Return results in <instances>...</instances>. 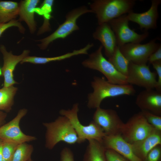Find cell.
Segmentation results:
<instances>
[{
    "label": "cell",
    "instance_id": "obj_1",
    "mask_svg": "<svg viewBox=\"0 0 161 161\" xmlns=\"http://www.w3.org/2000/svg\"><path fill=\"white\" fill-rule=\"evenodd\" d=\"M91 83L93 91L88 95L87 106L89 109L100 107L102 102L106 98L123 95H132L136 92L131 85L113 84L103 77L95 76Z\"/></svg>",
    "mask_w": 161,
    "mask_h": 161
},
{
    "label": "cell",
    "instance_id": "obj_2",
    "mask_svg": "<svg viewBox=\"0 0 161 161\" xmlns=\"http://www.w3.org/2000/svg\"><path fill=\"white\" fill-rule=\"evenodd\" d=\"M43 124L46 129L45 146L47 149H53L61 141L70 145L77 143V134L66 117L61 115L54 121L44 123Z\"/></svg>",
    "mask_w": 161,
    "mask_h": 161
},
{
    "label": "cell",
    "instance_id": "obj_3",
    "mask_svg": "<svg viewBox=\"0 0 161 161\" xmlns=\"http://www.w3.org/2000/svg\"><path fill=\"white\" fill-rule=\"evenodd\" d=\"M135 2L134 0H95L90 4V9L100 25L132 11Z\"/></svg>",
    "mask_w": 161,
    "mask_h": 161
},
{
    "label": "cell",
    "instance_id": "obj_4",
    "mask_svg": "<svg viewBox=\"0 0 161 161\" xmlns=\"http://www.w3.org/2000/svg\"><path fill=\"white\" fill-rule=\"evenodd\" d=\"M79 105L73 104L71 109H62L60 114L68 118L71 123L78 136L77 143L81 144L86 140H95L101 143L103 138L106 135L103 129L93 120L88 125L84 126L80 122L78 113Z\"/></svg>",
    "mask_w": 161,
    "mask_h": 161
},
{
    "label": "cell",
    "instance_id": "obj_5",
    "mask_svg": "<svg viewBox=\"0 0 161 161\" xmlns=\"http://www.w3.org/2000/svg\"><path fill=\"white\" fill-rule=\"evenodd\" d=\"M103 48L102 46L100 45L95 51L90 54L88 58L82 62L83 66L99 72L110 83L118 85L128 84L127 77L118 72L103 56Z\"/></svg>",
    "mask_w": 161,
    "mask_h": 161
},
{
    "label": "cell",
    "instance_id": "obj_6",
    "mask_svg": "<svg viewBox=\"0 0 161 161\" xmlns=\"http://www.w3.org/2000/svg\"><path fill=\"white\" fill-rule=\"evenodd\" d=\"M88 13H92V12L85 6H81L69 11L65 16L64 22L54 32L44 38L36 41L40 42L38 45L39 48L45 50L53 41L58 39L64 38L73 32L79 30V27L77 24V19L82 15Z\"/></svg>",
    "mask_w": 161,
    "mask_h": 161
},
{
    "label": "cell",
    "instance_id": "obj_7",
    "mask_svg": "<svg viewBox=\"0 0 161 161\" xmlns=\"http://www.w3.org/2000/svg\"><path fill=\"white\" fill-rule=\"evenodd\" d=\"M154 129L140 112L124 123L121 134L126 141L132 144L145 138Z\"/></svg>",
    "mask_w": 161,
    "mask_h": 161
},
{
    "label": "cell",
    "instance_id": "obj_8",
    "mask_svg": "<svg viewBox=\"0 0 161 161\" xmlns=\"http://www.w3.org/2000/svg\"><path fill=\"white\" fill-rule=\"evenodd\" d=\"M127 15L113 19L108 23L113 31L117 45L120 47L128 43H140L148 36V31L139 34L130 28Z\"/></svg>",
    "mask_w": 161,
    "mask_h": 161
},
{
    "label": "cell",
    "instance_id": "obj_9",
    "mask_svg": "<svg viewBox=\"0 0 161 161\" xmlns=\"http://www.w3.org/2000/svg\"><path fill=\"white\" fill-rule=\"evenodd\" d=\"M156 72L151 71L146 64H136L129 62L127 81L145 89L155 88L157 84Z\"/></svg>",
    "mask_w": 161,
    "mask_h": 161
},
{
    "label": "cell",
    "instance_id": "obj_10",
    "mask_svg": "<svg viewBox=\"0 0 161 161\" xmlns=\"http://www.w3.org/2000/svg\"><path fill=\"white\" fill-rule=\"evenodd\" d=\"M156 39L144 44L128 43L119 47L122 54L129 62L136 64H146L150 56L161 45L156 42Z\"/></svg>",
    "mask_w": 161,
    "mask_h": 161
},
{
    "label": "cell",
    "instance_id": "obj_11",
    "mask_svg": "<svg viewBox=\"0 0 161 161\" xmlns=\"http://www.w3.org/2000/svg\"><path fill=\"white\" fill-rule=\"evenodd\" d=\"M25 108L20 109L12 120L0 127V138L3 141L12 142L18 144L35 140V137L27 135L22 132L19 123L21 119L27 114Z\"/></svg>",
    "mask_w": 161,
    "mask_h": 161
},
{
    "label": "cell",
    "instance_id": "obj_12",
    "mask_svg": "<svg viewBox=\"0 0 161 161\" xmlns=\"http://www.w3.org/2000/svg\"><path fill=\"white\" fill-rule=\"evenodd\" d=\"M93 119L103 129L106 135L121 134L124 124L116 110L100 107L96 109Z\"/></svg>",
    "mask_w": 161,
    "mask_h": 161
},
{
    "label": "cell",
    "instance_id": "obj_13",
    "mask_svg": "<svg viewBox=\"0 0 161 161\" xmlns=\"http://www.w3.org/2000/svg\"><path fill=\"white\" fill-rule=\"evenodd\" d=\"M0 50L3 58V65L1 69L4 78V87H8L18 83L14 79L13 72L17 65L25 57L29 56L30 51L25 49L20 55L13 54L12 51L8 52L5 47L1 45Z\"/></svg>",
    "mask_w": 161,
    "mask_h": 161
},
{
    "label": "cell",
    "instance_id": "obj_14",
    "mask_svg": "<svg viewBox=\"0 0 161 161\" xmlns=\"http://www.w3.org/2000/svg\"><path fill=\"white\" fill-rule=\"evenodd\" d=\"M161 3V0H152L151 6L146 11L140 13L132 11L130 12L127 15L129 21L137 23L140 29L145 32L150 29L156 28L159 17L158 7Z\"/></svg>",
    "mask_w": 161,
    "mask_h": 161
},
{
    "label": "cell",
    "instance_id": "obj_15",
    "mask_svg": "<svg viewBox=\"0 0 161 161\" xmlns=\"http://www.w3.org/2000/svg\"><path fill=\"white\" fill-rule=\"evenodd\" d=\"M135 103L141 111L161 116V92L145 89L137 95Z\"/></svg>",
    "mask_w": 161,
    "mask_h": 161
},
{
    "label": "cell",
    "instance_id": "obj_16",
    "mask_svg": "<svg viewBox=\"0 0 161 161\" xmlns=\"http://www.w3.org/2000/svg\"><path fill=\"white\" fill-rule=\"evenodd\" d=\"M101 143L105 148L115 151L129 161H142L134 154L131 144L126 141L121 134L106 135Z\"/></svg>",
    "mask_w": 161,
    "mask_h": 161
},
{
    "label": "cell",
    "instance_id": "obj_17",
    "mask_svg": "<svg viewBox=\"0 0 161 161\" xmlns=\"http://www.w3.org/2000/svg\"><path fill=\"white\" fill-rule=\"evenodd\" d=\"M92 36L101 43L106 56L109 58L117 45L114 34L109 24L106 23L98 25L93 33Z\"/></svg>",
    "mask_w": 161,
    "mask_h": 161
},
{
    "label": "cell",
    "instance_id": "obj_18",
    "mask_svg": "<svg viewBox=\"0 0 161 161\" xmlns=\"http://www.w3.org/2000/svg\"><path fill=\"white\" fill-rule=\"evenodd\" d=\"M131 145L135 154L143 161L151 150L161 145V131L154 129L145 138Z\"/></svg>",
    "mask_w": 161,
    "mask_h": 161
},
{
    "label": "cell",
    "instance_id": "obj_19",
    "mask_svg": "<svg viewBox=\"0 0 161 161\" xmlns=\"http://www.w3.org/2000/svg\"><path fill=\"white\" fill-rule=\"evenodd\" d=\"M40 1L39 0H24L21 1L19 3V18L18 20L20 22L24 21L31 34L34 33L36 30L34 14L36 6Z\"/></svg>",
    "mask_w": 161,
    "mask_h": 161
},
{
    "label": "cell",
    "instance_id": "obj_20",
    "mask_svg": "<svg viewBox=\"0 0 161 161\" xmlns=\"http://www.w3.org/2000/svg\"><path fill=\"white\" fill-rule=\"evenodd\" d=\"M94 46L93 43L88 44L83 48L75 49L61 55L52 57H39L36 56H28L24 58L20 63H29L34 64H44L48 63L60 61L70 58L75 55L88 54V51Z\"/></svg>",
    "mask_w": 161,
    "mask_h": 161
},
{
    "label": "cell",
    "instance_id": "obj_21",
    "mask_svg": "<svg viewBox=\"0 0 161 161\" xmlns=\"http://www.w3.org/2000/svg\"><path fill=\"white\" fill-rule=\"evenodd\" d=\"M88 141L83 161H107L105 155L106 149L102 143L95 140Z\"/></svg>",
    "mask_w": 161,
    "mask_h": 161
},
{
    "label": "cell",
    "instance_id": "obj_22",
    "mask_svg": "<svg viewBox=\"0 0 161 161\" xmlns=\"http://www.w3.org/2000/svg\"><path fill=\"white\" fill-rule=\"evenodd\" d=\"M19 3L12 1H0V23L15 19L18 15Z\"/></svg>",
    "mask_w": 161,
    "mask_h": 161
},
{
    "label": "cell",
    "instance_id": "obj_23",
    "mask_svg": "<svg viewBox=\"0 0 161 161\" xmlns=\"http://www.w3.org/2000/svg\"><path fill=\"white\" fill-rule=\"evenodd\" d=\"M18 90V88L14 85L0 89V110L9 112L11 109Z\"/></svg>",
    "mask_w": 161,
    "mask_h": 161
},
{
    "label": "cell",
    "instance_id": "obj_24",
    "mask_svg": "<svg viewBox=\"0 0 161 161\" xmlns=\"http://www.w3.org/2000/svg\"><path fill=\"white\" fill-rule=\"evenodd\" d=\"M108 60L118 72L127 77L130 62L122 54L119 47L116 46L113 53L108 58Z\"/></svg>",
    "mask_w": 161,
    "mask_h": 161
},
{
    "label": "cell",
    "instance_id": "obj_25",
    "mask_svg": "<svg viewBox=\"0 0 161 161\" xmlns=\"http://www.w3.org/2000/svg\"><path fill=\"white\" fill-rule=\"evenodd\" d=\"M33 150L32 145L24 143L18 145L11 161H28Z\"/></svg>",
    "mask_w": 161,
    "mask_h": 161
},
{
    "label": "cell",
    "instance_id": "obj_26",
    "mask_svg": "<svg viewBox=\"0 0 161 161\" xmlns=\"http://www.w3.org/2000/svg\"><path fill=\"white\" fill-rule=\"evenodd\" d=\"M3 141V161H11L15 150L19 144Z\"/></svg>",
    "mask_w": 161,
    "mask_h": 161
},
{
    "label": "cell",
    "instance_id": "obj_27",
    "mask_svg": "<svg viewBox=\"0 0 161 161\" xmlns=\"http://www.w3.org/2000/svg\"><path fill=\"white\" fill-rule=\"evenodd\" d=\"M141 112L149 124L154 129L161 131V116L146 111Z\"/></svg>",
    "mask_w": 161,
    "mask_h": 161
},
{
    "label": "cell",
    "instance_id": "obj_28",
    "mask_svg": "<svg viewBox=\"0 0 161 161\" xmlns=\"http://www.w3.org/2000/svg\"><path fill=\"white\" fill-rule=\"evenodd\" d=\"M52 12L51 11H45L42 12V16L44 18V22L38 31L37 35H41L51 30L49 20L52 17L51 15Z\"/></svg>",
    "mask_w": 161,
    "mask_h": 161
},
{
    "label": "cell",
    "instance_id": "obj_29",
    "mask_svg": "<svg viewBox=\"0 0 161 161\" xmlns=\"http://www.w3.org/2000/svg\"><path fill=\"white\" fill-rule=\"evenodd\" d=\"M13 27H17L21 33L23 34L25 33V29L24 27L19 21L15 19L7 23H0V36L5 30Z\"/></svg>",
    "mask_w": 161,
    "mask_h": 161
},
{
    "label": "cell",
    "instance_id": "obj_30",
    "mask_svg": "<svg viewBox=\"0 0 161 161\" xmlns=\"http://www.w3.org/2000/svg\"><path fill=\"white\" fill-rule=\"evenodd\" d=\"M143 161H161V145L151 150Z\"/></svg>",
    "mask_w": 161,
    "mask_h": 161
},
{
    "label": "cell",
    "instance_id": "obj_31",
    "mask_svg": "<svg viewBox=\"0 0 161 161\" xmlns=\"http://www.w3.org/2000/svg\"><path fill=\"white\" fill-rule=\"evenodd\" d=\"M105 155L107 161H129L123 156L111 149H106Z\"/></svg>",
    "mask_w": 161,
    "mask_h": 161
},
{
    "label": "cell",
    "instance_id": "obj_32",
    "mask_svg": "<svg viewBox=\"0 0 161 161\" xmlns=\"http://www.w3.org/2000/svg\"><path fill=\"white\" fill-rule=\"evenodd\" d=\"M156 71L158 76L156 90L161 92V60L154 62L151 64Z\"/></svg>",
    "mask_w": 161,
    "mask_h": 161
},
{
    "label": "cell",
    "instance_id": "obj_33",
    "mask_svg": "<svg viewBox=\"0 0 161 161\" xmlns=\"http://www.w3.org/2000/svg\"><path fill=\"white\" fill-rule=\"evenodd\" d=\"M60 161H75L73 153L70 148L65 147L62 149Z\"/></svg>",
    "mask_w": 161,
    "mask_h": 161
},
{
    "label": "cell",
    "instance_id": "obj_34",
    "mask_svg": "<svg viewBox=\"0 0 161 161\" xmlns=\"http://www.w3.org/2000/svg\"><path fill=\"white\" fill-rule=\"evenodd\" d=\"M161 60V45L155 52L152 53L149 57L148 61L150 64L159 61Z\"/></svg>",
    "mask_w": 161,
    "mask_h": 161
},
{
    "label": "cell",
    "instance_id": "obj_35",
    "mask_svg": "<svg viewBox=\"0 0 161 161\" xmlns=\"http://www.w3.org/2000/svg\"><path fill=\"white\" fill-rule=\"evenodd\" d=\"M3 142V140L0 138V161H3L2 155Z\"/></svg>",
    "mask_w": 161,
    "mask_h": 161
},
{
    "label": "cell",
    "instance_id": "obj_36",
    "mask_svg": "<svg viewBox=\"0 0 161 161\" xmlns=\"http://www.w3.org/2000/svg\"><path fill=\"white\" fill-rule=\"evenodd\" d=\"M6 116V114L0 111V124Z\"/></svg>",
    "mask_w": 161,
    "mask_h": 161
},
{
    "label": "cell",
    "instance_id": "obj_37",
    "mask_svg": "<svg viewBox=\"0 0 161 161\" xmlns=\"http://www.w3.org/2000/svg\"><path fill=\"white\" fill-rule=\"evenodd\" d=\"M2 74L1 69L0 68V76Z\"/></svg>",
    "mask_w": 161,
    "mask_h": 161
},
{
    "label": "cell",
    "instance_id": "obj_38",
    "mask_svg": "<svg viewBox=\"0 0 161 161\" xmlns=\"http://www.w3.org/2000/svg\"><path fill=\"white\" fill-rule=\"evenodd\" d=\"M28 161H35L33 160H32L31 158Z\"/></svg>",
    "mask_w": 161,
    "mask_h": 161
}]
</instances>
